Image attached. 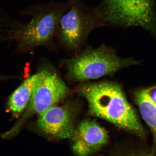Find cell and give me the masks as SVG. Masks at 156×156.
Instances as JSON below:
<instances>
[{
	"instance_id": "7",
	"label": "cell",
	"mask_w": 156,
	"mask_h": 156,
	"mask_svg": "<svg viewBox=\"0 0 156 156\" xmlns=\"http://www.w3.org/2000/svg\"><path fill=\"white\" fill-rule=\"evenodd\" d=\"M74 154L87 156L99 151L108 142V133L96 122L85 120L75 129L72 136Z\"/></svg>"
},
{
	"instance_id": "5",
	"label": "cell",
	"mask_w": 156,
	"mask_h": 156,
	"mask_svg": "<svg viewBox=\"0 0 156 156\" xmlns=\"http://www.w3.org/2000/svg\"><path fill=\"white\" fill-rule=\"evenodd\" d=\"M56 32L64 48L75 55L83 49L90 33L101 27L94 8L81 0H69Z\"/></svg>"
},
{
	"instance_id": "1",
	"label": "cell",
	"mask_w": 156,
	"mask_h": 156,
	"mask_svg": "<svg viewBox=\"0 0 156 156\" xmlns=\"http://www.w3.org/2000/svg\"><path fill=\"white\" fill-rule=\"evenodd\" d=\"M68 5V2L51 1L29 5L20 11V16H30L31 20L24 23L16 33L13 40L15 48L12 55L30 53L39 47L54 49V38L60 19Z\"/></svg>"
},
{
	"instance_id": "10",
	"label": "cell",
	"mask_w": 156,
	"mask_h": 156,
	"mask_svg": "<svg viewBox=\"0 0 156 156\" xmlns=\"http://www.w3.org/2000/svg\"><path fill=\"white\" fill-rule=\"evenodd\" d=\"M134 97L142 118L153 130L156 142V105L148 98L145 89L136 91Z\"/></svg>"
},
{
	"instance_id": "2",
	"label": "cell",
	"mask_w": 156,
	"mask_h": 156,
	"mask_svg": "<svg viewBox=\"0 0 156 156\" xmlns=\"http://www.w3.org/2000/svg\"><path fill=\"white\" fill-rule=\"evenodd\" d=\"M80 91L86 99L90 113L141 137L145 132L121 87L112 82L87 83Z\"/></svg>"
},
{
	"instance_id": "4",
	"label": "cell",
	"mask_w": 156,
	"mask_h": 156,
	"mask_svg": "<svg viewBox=\"0 0 156 156\" xmlns=\"http://www.w3.org/2000/svg\"><path fill=\"white\" fill-rule=\"evenodd\" d=\"M94 8L101 27H140L156 39L153 0H103Z\"/></svg>"
},
{
	"instance_id": "11",
	"label": "cell",
	"mask_w": 156,
	"mask_h": 156,
	"mask_svg": "<svg viewBox=\"0 0 156 156\" xmlns=\"http://www.w3.org/2000/svg\"><path fill=\"white\" fill-rule=\"evenodd\" d=\"M148 98L156 105V85L145 89Z\"/></svg>"
},
{
	"instance_id": "3",
	"label": "cell",
	"mask_w": 156,
	"mask_h": 156,
	"mask_svg": "<svg viewBox=\"0 0 156 156\" xmlns=\"http://www.w3.org/2000/svg\"><path fill=\"white\" fill-rule=\"evenodd\" d=\"M61 62L69 77L77 81L112 75L123 68L140 64V61L133 58L119 57L114 49L105 44L95 48L87 47Z\"/></svg>"
},
{
	"instance_id": "9",
	"label": "cell",
	"mask_w": 156,
	"mask_h": 156,
	"mask_svg": "<svg viewBox=\"0 0 156 156\" xmlns=\"http://www.w3.org/2000/svg\"><path fill=\"white\" fill-rule=\"evenodd\" d=\"M42 74L40 68L34 75L25 80L12 94L9 105L12 112L20 113L24 110L40 82Z\"/></svg>"
},
{
	"instance_id": "8",
	"label": "cell",
	"mask_w": 156,
	"mask_h": 156,
	"mask_svg": "<svg viewBox=\"0 0 156 156\" xmlns=\"http://www.w3.org/2000/svg\"><path fill=\"white\" fill-rule=\"evenodd\" d=\"M38 126L42 132L56 140L71 138L75 129L69 111L55 105L40 115Z\"/></svg>"
},
{
	"instance_id": "6",
	"label": "cell",
	"mask_w": 156,
	"mask_h": 156,
	"mask_svg": "<svg viewBox=\"0 0 156 156\" xmlns=\"http://www.w3.org/2000/svg\"><path fill=\"white\" fill-rule=\"evenodd\" d=\"M42 74L30 99V110L41 115L65 98L68 92L66 83L52 66L41 65Z\"/></svg>"
}]
</instances>
